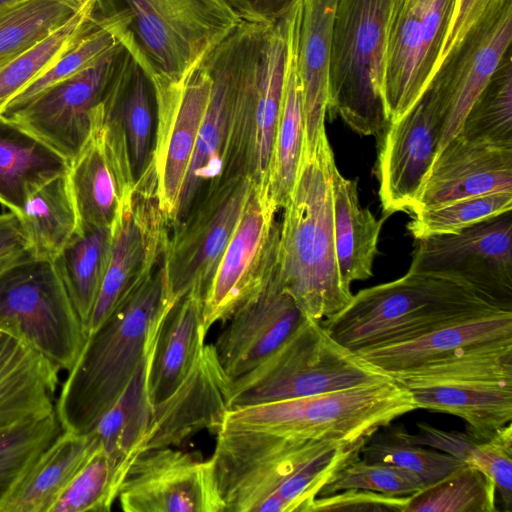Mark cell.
I'll list each match as a JSON object with an SVG mask.
<instances>
[{"label": "cell", "instance_id": "cell-1", "mask_svg": "<svg viewBox=\"0 0 512 512\" xmlns=\"http://www.w3.org/2000/svg\"><path fill=\"white\" fill-rule=\"evenodd\" d=\"M366 442L219 429L210 458L225 512H311L324 485Z\"/></svg>", "mask_w": 512, "mask_h": 512}, {"label": "cell", "instance_id": "cell-2", "mask_svg": "<svg viewBox=\"0 0 512 512\" xmlns=\"http://www.w3.org/2000/svg\"><path fill=\"white\" fill-rule=\"evenodd\" d=\"M172 302L162 256L151 275L87 336L56 398L62 430L93 429L147 356Z\"/></svg>", "mask_w": 512, "mask_h": 512}, {"label": "cell", "instance_id": "cell-3", "mask_svg": "<svg viewBox=\"0 0 512 512\" xmlns=\"http://www.w3.org/2000/svg\"><path fill=\"white\" fill-rule=\"evenodd\" d=\"M334 153L327 134L312 157L302 158L279 222L278 270L303 315L317 322L352 299L337 264L333 230Z\"/></svg>", "mask_w": 512, "mask_h": 512}, {"label": "cell", "instance_id": "cell-4", "mask_svg": "<svg viewBox=\"0 0 512 512\" xmlns=\"http://www.w3.org/2000/svg\"><path fill=\"white\" fill-rule=\"evenodd\" d=\"M501 310L464 284L408 271L394 281L360 290L320 323L355 352L408 341L442 325Z\"/></svg>", "mask_w": 512, "mask_h": 512}, {"label": "cell", "instance_id": "cell-5", "mask_svg": "<svg viewBox=\"0 0 512 512\" xmlns=\"http://www.w3.org/2000/svg\"><path fill=\"white\" fill-rule=\"evenodd\" d=\"M119 41L149 73L184 79L242 21L224 0H98Z\"/></svg>", "mask_w": 512, "mask_h": 512}, {"label": "cell", "instance_id": "cell-6", "mask_svg": "<svg viewBox=\"0 0 512 512\" xmlns=\"http://www.w3.org/2000/svg\"><path fill=\"white\" fill-rule=\"evenodd\" d=\"M417 409L393 380L306 397L229 409L220 429L250 430L313 440L361 442Z\"/></svg>", "mask_w": 512, "mask_h": 512}, {"label": "cell", "instance_id": "cell-7", "mask_svg": "<svg viewBox=\"0 0 512 512\" xmlns=\"http://www.w3.org/2000/svg\"><path fill=\"white\" fill-rule=\"evenodd\" d=\"M392 0H338L333 20L327 113L379 141L390 125L384 99Z\"/></svg>", "mask_w": 512, "mask_h": 512}, {"label": "cell", "instance_id": "cell-8", "mask_svg": "<svg viewBox=\"0 0 512 512\" xmlns=\"http://www.w3.org/2000/svg\"><path fill=\"white\" fill-rule=\"evenodd\" d=\"M392 380L305 317L266 360L230 381V409Z\"/></svg>", "mask_w": 512, "mask_h": 512}, {"label": "cell", "instance_id": "cell-9", "mask_svg": "<svg viewBox=\"0 0 512 512\" xmlns=\"http://www.w3.org/2000/svg\"><path fill=\"white\" fill-rule=\"evenodd\" d=\"M0 322L66 371L87 339L52 260L31 254L0 274Z\"/></svg>", "mask_w": 512, "mask_h": 512}, {"label": "cell", "instance_id": "cell-10", "mask_svg": "<svg viewBox=\"0 0 512 512\" xmlns=\"http://www.w3.org/2000/svg\"><path fill=\"white\" fill-rule=\"evenodd\" d=\"M294 9L283 20L268 27L259 57L240 85L224 160L222 176L243 174L256 186L266 189L283 98Z\"/></svg>", "mask_w": 512, "mask_h": 512}, {"label": "cell", "instance_id": "cell-11", "mask_svg": "<svg viewBox=\"0 0 512 512\" xmlns=\"http://www.w3.org/2000/svg\"><path fill=\"white\" fill-rule=\"evenodd\" d=\"M268 27L241 22L203 58L211 78L210 97L171 229L223 174L236 97L246 73L258 59Z\"/></svg>", "mask_w": 512, "mask_h": 512}, {"label": "cell", "instance_id": "cell-12", "mask_svg": "<svg viewBox=\"0 0 512 512\" xmlns=\"http://www.w3.org/2000/svg\"><path fill=\"white\" fill-rule=\"evenodd\" d=\"M246 175H223L171 229L163 262L170 299L194 290L205 297L252 189Z\"/></svg>", "mask_w": 512, "mask_h": 512}, {"label": "cell", "instance_id": "cell-13", "mask_svg": "<svg viewBox=\"0 0 512 512\" xmlns=\"http://www.w3.org/2000/svg\"><path fill=\"white\" fill-rule=\"evenodd\" d=\"M408 271L459 282L512 311V210L458 232L417 239Z\"/></svg>", "mask_w": 512, "mask_h": 512}, {"label": "cell", "instance_id": "cell-14", "mask_svg": "<svg viewBox=\"0 0 512 512\" xmlns=\"http://www.w3.org/2000/svg\"><path fill=\"white\" fill-rule=\"evenodd\" d=\"M168 236L150 160L112 226L108 264L87 336L151 275L164 254Z\"/></svg>", "mask_w": 512, "mask_h": 512}, {"label": "cell", "instance_id": "cell-15", "mask_svg": "<svg viewBox=\"0 0 512 512\" xmlns=\"http://www.w3.org/2000/svg\"><path fill=\"white\" fill-rule=\"evenodd\" d=\"M455 0H392L384 99L390 122L424 93L437 71Z\"/></svg>", "mask_w": 512, "mask_h": 512}, {"label": "cell", "instance_id": "cell-16", "mask_svg": "<svg viewBox=\"0 0 512 512\" xmlns=\"http://www.w3.org/2000/svg\"><path fill=\"white\" fill-rule=\"evenodd\" d=\"M147 73L156 100L151 163L159 206L170 230L209 101L211 78L203 59L181 80Z\"/></svg>", "mask_w": 512, "mask_h": 512}, {"label": "cell", "instance_id": "cell-17", "mask_svg": "<svg viewBox=\"0 0 512 512\" xmlns=\"http://www.w3.org/2000/svg\"><path fill=\"white\" fill-rule=\"evenodd\" d=\"M128 55L120 42L4 119L17 123L71 161L87 142L95 111Z\"/></svg>", "mask_w": 512, "mask_h": 512}, {"label": "cell", "instance_id": "cell-18", "mask_svg": "<svg viewBox=\"0 0 512 512\" xmlns=\"http://www.w3.org/2000/svg\"><path fill=\"white\" fill-rule=\"evenodd\" d=\"M266 188L252 185L242 215L203 301L206 331L225 323L265 282L278 260L279 221Z\"/></svg>", "mask_w": 512, "mask_h": 512}, {"label": "cell", "instance_id": "cell-19", "mask_svg": "<svg viewBox=\"0 0 512 512\" xmlns=\"http://www.w3.org/2000/svg\"><path fill=\"white\" fill-rule=\"evenodd\" d=\"M117 499L125 512H225L211 458L173 447L140 452Z\"/></svg>", "mask_w": 512, "mask_h": 512}, {"label": "cell", "instance_id": "cell-20", "mask_svg": "<svg viewBox=\"0 0 512 512\" xmlns=\"http://www.w3.org/2000/svg\"><path fill=\"white\" fill-rule=\"evenodd\" d=\"M442 114L428 86L402 116L390 122L378 141L376 175L385 217L410 212L439 149Z\"/></svg>", "mask_w": 512, "mask_h": 512}, {"label": "cell", "instance_id": "cell-21", "mask_svg": "<svg viewBox=\"0 0 512 512\" xmlns=\"http://www.w3.org/2000/svg\"><path fill=\"white\" fill-rule=\"evenodd\" d=\"M67 176L79 228H112L136 180L123 130L104 113L102 103L87 142L69 161Z\"/></svg>", "mask_w": 512, "mask_h": 512}, {"label": "cell", "instance_id": "cell-22", "mask_svg": "<svg viewBox=\"0 0 512 512\" xmlns=\"http://www.w3.org/2000/svg\"><path fill=\"white\" fill-rule=\"evenodd\" d=\"M305 318L284 289L277 264L263 285L227 319L213 344L230 381L272 355Z\"/></svg>", "mask_w": 512, "mask_h": 512}, {"label": "cell", "instance_id": "cell-23", "mask_svg": "<svg viewBox=\"0 0 512 512\" xmlns=\"http://www.w3.org/2000/svg\"><path fill=\"white\" fill-rule=\"evenodd\" d=\"M512 1L468 36L441 64L430 86L439 101L438 152L456 136L473 103L511 49Z\"/></svg>", "mask_w": 512, "mask_h": 512}, {"label": "cell", "instance_id": "cell-24", "mask_svg": "<svg viewBox=\"0 0 512 512\" xmlns=\"http://www.w3.org/2000/svg\"><path fill=\"white\" fill-rule=\"evenodd\" d=\"M230 379L213 344L203 350L179 386L153 405L143 451L174 447L202 430L217 432L229 407Z\"/></svg>", "mask_w": 512, "mask_h": 512}, {"label": "cell", "instance_id": "cell-25", "mask_svg": "<svg viewBox=\"0 0 512 512\" xmlns=\"http://www.w3.org/2000/svg\"><path fill=\"white\" fill-rule=\"evenodd\" d=\"M495 192H512V148L457 134L437 153L409 213Z\"/></svg>", "mask_w": 512, "mask_h": 512}, {"label": "cell", "instance_id": "cell-26", "mask_svg": "<svg viewBox=\"0 0 512 512\" xmlns=\"http://www.w3.org/2000/svg\"><path fill=\"white\" fill-rule=\"evenodd\" d=\"M60 370L0 322V430L55 412Z\"/></svg>", "mask_w": 512, "mask_h": 512}, {"label": "cell", "instance_id": "cell-27", "mask_svg": "<svg viewBox=\"0 0 512 512\" xmlns=\"http://www.w3.org/2000/svg\"><path fill=\"white\" fill-rule=\"evenodd\" d=\"M338 0H302L297 40L305 145L302 158L312 157L326 134L330 48Z\"/></svg>", "mask_w": 512, "mask_h": 512}, {"label": "cell", "instance_id": "cell-28", "mask_svg": "<svg viewBox=\"0 0 512 512\" xmlns=\"http://www.w3.org/2000/svg\"><path fill=\"white\" fill-rule=\"evenodd\" d=\"M512 340V311H495L457 320L417 338L355 351L387 375L448 357L474 346Z\"/></svg>", "mask_w": 512, "mask_h": 512}, {"label": "cell", "instance_id": "cell-29", "mask_svg": "<svg viewBox=\"0 0 512 512\" xmlns=\"http://www.w3.org/2000/svg\"><path fill=\"white\" fill-rule=\"evenodd\" d=\"M203 296L191 290L173 300L163 315L149 352L148 392L152 405L183 381L205 346Z\"/></svg>", "mask_w": 512, "mask_h": 512}, {"label": "cell", "instance_id": "cell-30", "mask_svg": "<svg viewBox=\"0 0 512 512\" xmlns=\"http://www.w3.org/2000/svg\"><path fill=\"white\" fill-rule=\"evenodd\" d=\"M99 446L91 432L62 430L1 503L0 512H50Z\"/></svg>", "mask_w": 512, "mask_h": 512}, {"label": "cell", "instance_id": "cell-31", "mask_svg": "<svg viewBox=\"0 0 512 512\" xmlns=\"http://www.w3.org/2000/svg\"><path fill=\"white\" fill-rule=\"evenodd\" d=\"M69 161L17 123L0 117V205L19 215L27 198Z\"/></svg>", "mask_w": 512, "mask_h": 512}, {"label": "cell", "instance_id": "cell-32", "mask_svg": "<svg viewBox=\"0 0 512 512\" xmlns=\"http://www.w3.org/2000/svg\"><path fill=\"white\" fill-rule=\"evenodd\" d=\"M333 230L338 269L345 286L372 276L373 261L382 225L362 207L356 179L344 177L336 166L333 171Z\"/></svg>", "mask_w": 512, "mask_h": 512}, {"label": "cell", "instance_id": "cell-33", "mask_svg": "<svg viewBox=\"0 0 512 512\" xmlns=\"http://www.w3.org/2000/svg\"><path fill=\"white\" fill-rule=\"evenodd\" d=\"M102 104L104 112L123 130L137 181L151 160L156 100L149 74L130 53Z\"/></svg>", "mask_w": 512, "mask_h": 512}, {"label": "cell", "instance_id": "cell-34", "mask_svg": "<svg viewBox=\"0 0 512 512\" xmlns=\"http://www.w3.org/2000/svg\"><path fill=\"white\" fill-rule=\"evenodd\" d=\"M301 3L302 0L295 7L291 21L284 91L268 182L269 195L278 210L286 205L294 188L305 145L302 94L297 71Z\"/></svg>", "mask_w": 512, "mask_h": 512}, {"label": "cell", "instance_id": "cell-35", "mask_svg": "<svg viewBox=\"0 0 512 512\" xmlns=\"http://www.w3.org/2000/svg\"><path fill=\"white\" fill-rule=\"evenodd\" d=\"M407 389L417 409L455 415L466 422V430L480 439H488L511 423L512 386L460 382L417 385Z\"/></svg>", "mask_w": 512, "mask_h": 512}, {"label": "cell", "instance_id": "cell-36", "mask_svg": "<svg viewBox=\"0 0 512 512\" xmlns=\"http://www.w3.org/2000/svg\"><path fill=\"white\" fill-rule=\"evenodd\" d=\"M112 228H78L65 247L52 259L86 335L106 272Z\"/></svg>", "mask_w": 512, "mask_h": 512}, {"label": "cell", "instance_id": "cell-37", "mask_svg": "<svg viewBox=\"0 0 512 512\" xmlns=\"http://www.w3.org/2000/svg\"><path fill=\"white\" fill-rule=\"evenodd\" d=\"M28 241V251L52 260L79 228V219L67 173L36 189L18 215Z\"/></svg>", "mask_w": 512, "mask_h": 512}, {"label": "cell", "instance_id": "cell-38", "mask_svg": "<svg viewBox=\"0 0 512 512\" xmlns=\"http://www.w3.org/2000/svg\"><path fill=\"white\" fill-rule=\"evenodd\" d=\"M411 387L460 382H488L512 386V340L474 346L448 357L388 374Z\"/></svg>", "mask_w": 512, "mask_h": 512}, {"label": "cell", "instance_id": "cell-39", "mask_svg": "<svg viewBox=\"0 0 512 512\" xmlns=\"http://www.w3.org/2000/svg\"><path fill=\"white\" fill-rule=\"evenodd\" d=\"M149 352L116 402L89 431L111 455L134 460L143 451L153 409L147 379Z\"/></svg>", "mask_w": 512, "mask_h": 512}, {"label": "cell", "instance_id": "cell-40", "mask_svg": "<svg viewBox=\"0 0 512 512\" xmlns=\"http://www.w3.org/2000/svg\"><path fill=\"white\" fill-rule=\"evenodd\" d=\"M97 26L92 12L79 11L47 37L0 66V113L10 100Z\"/></svg>", "mask_w": 512, "mask_h": 512}, {"label": "cell", "instance_id": "cell-41", "mask_svg": "<svg viewBox=\"0 0 512 512\" xmlns=\"http://www.w3.org/2000/svg\"><path fill=\"white\" fill-rule=\"evenodd\" d=\"M79 11L74 0H20L0 11V66L64 25Z\"/></svg>", "mask_w": 512, "mask_h": 512}, {"label": "cell", "instance_id": "cell-42", "mask_svg": "<svg viewBox=\"0 0 512 512\" xmlns=\"http://www.w3.org/2000/svg\"><path fill=\"white\" fill-rule=\"evenodd\" d=\"M496 487L479 469L463 464L410 495L405 512H495Z\"/></svg>", "mask_w": 512, "mask_h": 512}, {"label": "cell", "instance_id": "cell-43", "mask_svg": "<svg viewBox=\"0 0 512 512\" xmlns=\"http://www.w3.org/2000/svg\"><path fill=\"white\" fill-rule=\"evenodd\" d=\"M458 134L468 140L512 148L511 49L473 103Z\"/></svg>", "mask_w": 512, "mask_h": 512}, {"label": "cell", "instance_id": "cell-44", "mask_svg": "<svg viewBox=\"0 0 512 512\" xmlns=\"http://www.w3.org/2000/svg\"><path fill=\"white\" fill-rule=\"evenodd\" d=\"M132 461L111 455L100 445L50 512L110 511Z\"/></svg>", "mask_w": 512, "mask_h": 512}, {"label": "cell", "instance_id": "cell-45", "mask_svg": "<svg viewBox=\"0 0 512 512\" xmlns=\"http://www.w3.org/2000/svg\"><path fill=\"white\" fill-rule=\"evenodd\" d=\"M60 430L56 412L0 430V505Z\"/></svg>", "mask_w": 512, "mask_h": 512}, {"label": "cell", "instance_id": "cell-46", "mask_svg": "<svg viewBox=\"0 0 512 512\" xmlns=\"http://www.w3.org/2000/svg\"><path fill=\"white\" fill-rule=\"evenodd\" d=\"M360 457L367 462L388 463L412 471L427 485L465 464L447 453L412 443L403 436L400 426L374 433L362 447Z\"/></svg>", "mask_w": 512, "mask_h": 512}, {"label": "cell", "instance_id": "cell-47", "mask_svg": "<svg viewBox=\"0 0 512 512\" xmlns=\"http://www.w3.org/2000/svg\"><path fill=\"white\" fill-rule=\"evenodd\" d=\"M512 210V192L468 197L417 211L407 225L417 240L458 232L466 227Z\"/></svg>", "mask_w": 512, "mask_h": 512}, {"label": "cell", "instance_id": "cell-48", "mask_svg": "<svg viewBox=\"0 0 512 512\" xmlns=\"http://www.w3.org/2000/svg\"><path fill=\"white\" fill-rule=\"evenodd\" d=\"M97 24V27L85 34L49 69L10 100L1 111L0 116L6 118L17 112L41 92L81 71L120 43L111 26L105 23Z\"/></svg>", "mask_w": 512, "mask_h": 512}, {"label": "cell", "instance_id": "cell-49", "mask_svg": "<svg viewBox=\"0 0 512 512\" xmlns=\"http://www.w3.org/2000/svg\"><path fill=\"white\" fill-rule=\"evenodd\" d=\"M425 486L427 484L412 471L393 464L367 462L359 456L338 469L318 496L345 489H363L389 496H410Z\"/></svg>", "mask_w": 512, "mask_h": 512}, {"label": "cell", "instance_id": "cell-50", "mask_svg": "<svg viewBox=\"0 0 512 512\" xmlns=\"http://www.w3.org/2000/svg\"><path fill=\"white\" fill-rule=\"evenodd\" d=\"M463 462L482 471L495 484L507 512L512 511V425L498 429L488 439L469 448Z\"/></svg>", "mask_w": 512, "mask_h": 512}, {"label": "cell", "instance_id": "cell-51", "mask_svg": "<svg viewBox=\"0 0 512 512\" xmlns=\"http://www.w3.org/2000/svg\"><path fill=\"white\" fill-rule=\"evenodd\" d=\"M510 1L512 0H455L438 68L468 36L497 15Z\"/></svg>", "mask_w": 512, "mask_h": 512}, {"label": "cell", "instance_id": "cell-52", "mask_svg": "<svg viewBox=\"0 0 512 512\" xmlns=\"http://www.w3.org/2000/svg\"><path fill=\"white\" fill-rule=\"evenodd\" d=\"M410 496H389L363 489H345L318 496L311 512L319 511H394L405 512Z\"/></svg>", "mask_w": 512, "mask_h": 512}, {"label": "cell", "instance_id": "cell-53", "mask_svg": "<svg viewBox=\"0 0 512 512\" xmlns=\"http://www.w3.org/2000/svg\"><path fill=\"white\" fill-rule=\"evenodd\" d=\"M301 0H224L242 21L273 26L283 20Z\"/></svg>", "mask_w": 512, "mask_h": 512}, {"label": "cell", "instance_id": "cell-54", "mask_svg": "<svg viewBox=\"0 0 512 512\" xmlns=\"http://www.w3.org/2000/svg\"><path fill=\"white\" fill-rule=\"evenodd\" d=\"M18 251H28V241L17 214H0V256ZM29 252V251H28Z\"/></svg>", "mask_w": 512, "mask_h": 512}, {"label": "cell", "instance_id": "cell-55", "mask_svg": "<svg viewBox=\"0 0 512 512\" xmlns=\"http://www.w3.org/2000/svg\"><path fill=\"white\" fill-rule=\"evenodd\" d=\"M30 254L28 251H18L14 253H8L0 256V274L7 268L12 266L14 263L26 257Z\"/></svg>", "mask_w": 512, "mask_h": 512}, {"label": "cell", "instance_id": "cell-56", "mask_svg": "<svg viewBox=\"0 0 512 512\" xmlns=\"http://www.w3.org/2000/svg\"><path fill=\"white\" fill-rule=\"evenodd\" d=\"M79 8L84 11L92 12L94 11V8L98 2V0H74Z\"/></svg>", "mask_w": 512, "mask_h": 512}, {"label": "cell", "instance_id": "cell-57", "mask_svg": "<svg viewBox=\"0 0 512 512\" xmlns=\"http://www.w3.org/2000/svg\"><path fill=\"white\" fill-rule=\"evenodd\" d=\"M18 1H20V0H0V11L11 6L12 4H14Z\"/></svg>", "mask_w": 512, "mask_h": 512}]
</instances>
